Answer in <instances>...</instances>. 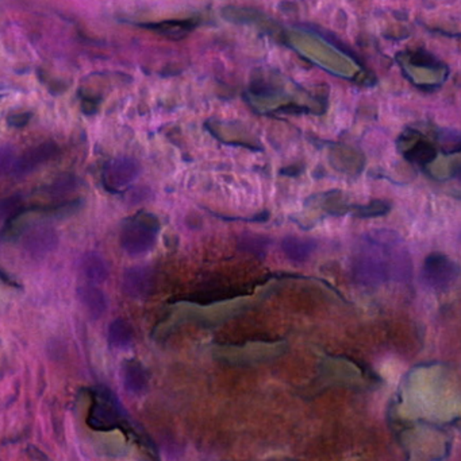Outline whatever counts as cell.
<instances>
[{"mask_svg":"<svg viewBox=\"0 0 461 461\" xmlns=\"http://www.w3.org/2000/svg\"><path fill=\"white\" fill-rule=\"evenodd\" d=\"M87 424L95 430H112L125 424V417L115 397L106 389H98L88 411Z\"/></svg>","mask_w":461,"mask_h":461,"instance_id":"6da1fadb","label":"cell"},{"mask_svg":"<svg viewBox=\"0 0 461 461\" xmlns=\"http://www.w3.org/2000/svg\"><path fill=\"white\" fill-rule=\"evenodd\" d=\"M157 230L145 221H133L121 233V246L131 256H140L156 246Z\"/></svg>","mask_w":461,"mask_h":461,"instance_id":"7a4b0ae2","label":"cell"},{"mask_svg":"<svg viewBox=\"0 0 461 461\" xmlns=\"http://www.w3.org/2000/svg\"><path fill=\"white\" fill-rule=\"evenodd\" d=\"M456 265L443 254H430L425 259L424 278L426 284L434 289H445L457 278Z\"/></svg>","mask_w":461,"mask_h":461,"instance_id":"3957f363","label":"cell"},{"mask_svg":"<svg viewBox=\"0 0 461 461\" xmlns=\"http://www.w3.org/2000/svg\"><path fill=\"white\" fill-rule=\"evenodd\" d=\"M141 173L140 163L129 157H119L106 163L103 179L111 189H125L130 186Z\"/></svg>","mask_w":461,"mask_h":461,"instance_id":"277c9868","label":"cell"},{"mask_svg":"<svg viewBox=\"0 0 461 461\" xmlns=\"http://www.w3.org/2000/svg\"><path fill=\"white\" fill-rule=\"evenodd\" d=\"M154 287V271L150 266H133L123 274L122 289L125 294L134 300H145Z\"/></svg>","mask_w":461,"mask_h":461,"instance_id":"5b68a950","label":"cell"},{"mask_svg":"<svg viewBox=\"0 0 461 461\" xmlns=\"http://www.w3.org/2000/svg\"><path fill=\"white\" fill-rule=\"evenodd\" d=\"M55 153L57 146L53 142L41 143L38 146L30 147L17 158L11 169V174L15 178H25L37 170L41 165L52 160Z\"/></svg>","mask_w":461,"mask_h":461,"instance_id":"8992f818","label":"cell"},{"mask_svg":"<svg viewBox=\"0 0 461 461\" xmlns=\"http://www.w3.org/2000/svg\"><path fill=\"white\" fill-rule=\"evenodd\" d=\"M58 245V236L51 227H37L30 230L23 239V249L33 258H44L55 251Z\"/></svg>","mask_w":461,"mask_h":461,"instance_id":"52a82bcc","label":"cell"},{"mask_svg":"<svg viewBox=\"0 0 461 461\" xmlns=\"http://www.w3.org/2000/svg\"><path fill=\"white\" fill-rule=\"evenodd\" d=\"M354 277L364 284H380L387 277V268L382 259L375 255H361L353 266Z\"/></svg>","mask_w":461,"mask_h":461,"instance_id":"ba28073f","label":"cell"},{"mask_svg":"<svg viewBox=\"0 0 461 461\" xmlns=\"http://www.w3.org/2000/svg\"><path fill=\"white\" fill-rule=\"evenodd\" d=\"M77 296L83 306L87 309L91 319H100L105 315L107 309V300L105 297V293L99 287L93 284L83 286L77 290Z\"/></svg>","mask_w":461,"mask_h":461,"instance_id":"9c48e42d","label":"cell"},{"mask_svg":"<svg viewBox=\"0 0 461 461\" xmlns=\"http://www.w3.org/2000/svg\"><path fill=\"white\" fill-rule=\"evenodd\" d=\"M315 247L316 243L312 239H303L296 236H288L281 242V249L284 255L294 263L306 262L312 256Z\"/></svg>","mask_w":461,"mask_h":461,"instance_id":"30bf717a","label":"cell"},{"mask_svg":"<svg viewBox=\"0 0 461 461\" xmlns=\"http://www.w3.org/2000/svg\"><path fill=\"white\" fill-rule=\"evenodd\" d=\"M123 383L126 390L133 395H142L148 389V375L144 367L131 360L123 367Z\"/></svg>","mask_w":461,"mask_h":461,"instance_id":"8fae6325","label":"cell"},{"mask_svg":"<svg viewBox=\"0 0 461 461\" xmlns=\"http://www.w3.org/2000/svg\"><path fill=\"white\" fill-rule=\"evenodd\" d=\"M195 20L196 19H185V20H173V22H163V23H150V25H142V27L154 30L156 33H160L161 36L171 39H182L196 27L198 22Z\"/></svg>","mask_w":461,"mask_h":461,"instance_id":"7c38bea8","label":"cell"},{"mask_svg":"<svg viewBox=\"0 0 461 461\" xmlns=\"http://www.w3.org/2000/svg\"><path fill=\"white\" fill-rule=\"evenodd\" d=\"M81 268L87 280L95 284L105 282L109 277V267L106 261L95 252H90L83 258Z\"/></svg>","mask_w":461,"mask_h":461,"instance_id":"4fadbf2b","label":"cell"},{"mask_svg":"<svg viewBox=\"0 0 461 461\" xmlns=\"http://www.w3.org/2000/svg\"><path fill=\"white\" fill-rule=\"evenodd\" d=\"M134 341L133 328L126 319H114L109 326V343L116 350H126Z\"/></svg>","mask_w":461,"mask_h":461,"instance_id":"5bb4252c","label":"cell"},{"mask_svg":"<svg viewBox=\"0 0 461 461\" xmlns=\"http://www.w3.org/2000/svg\"><path fill=\"white\" fill-rule=\"evenodd\" d=\"M406 158L414 163H429L436 158V149L429 143L421 142L413 146L406 153Z\"/></svg>","mask_w":461,"mask_h":461,"instance_id":"9a60e30c","label":"cell"},{"mask_svg":"<svg viewBox=\"0 0 461 461\" xmlns=\"http://www.w3.org/2000/svg\"><path fill=\"white\" fill-rule=\"evenodd\" d=\"M22 208V198L20 195H10V197H6L3 201H1V223L3 226L10 221L17 213L20 211Z\"/></svg>","mask_w":461,"mask_h":461,"instance_id":"2e32d148","label":"cell"},{"mask_svg":"<svg viewBox=\"0 0 461 461\" xmlns=\"http://www.w3.org/2000/svg\"><path fill=\"white\" fill-rule=\"evenodd\" d=\"M268 243H269V240L262 236H246L245 239L241 240L242 249L250 251L253 254H258V255L265 252Z\"/></svg>","mask_w":461,"mask_h":461,"instance_id":"e0dca14e","label":"cell"},{"mask_svg":"<svg viewBox=\"0 0 461 461\" xmlns=\"http://www.w3.org/2000/svg\"><path fill=\"white\" fill-rule=\"evenodd\" d=\"M15 160H17V158L14 157L13 147L8 146V144H3V147H1V162H0L3 174L11 173V169H13Z\"/></svg>","mask_w":461,"mask_h":461,"instance_id":"ac0fdd59","label":"cell"}]
</instances>
